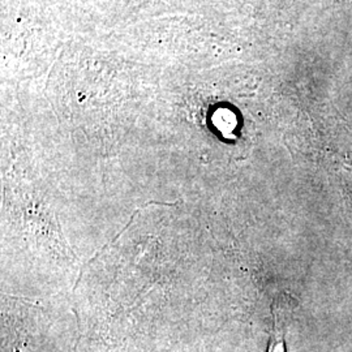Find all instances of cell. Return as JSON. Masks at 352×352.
I'll use <instances>...</instances> for the list:
<instances>
[{"label": "cell", "mask_w": 352, "mask_h": 352, "mask_svg": "<svg viewBox=\"0 0 352 352\" xmlns=\"http://www.w3.org/2000/svg\"><path fill=\"white\" fill-rule=\"evenodd\" d=\"M267 352H287L286 342H285V334L278 327H276L274 334L269 342Z\"/></svg>", "instance_id": "1"}]
</instances>
